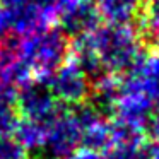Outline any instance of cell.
Segmentation results:
<instances>
[{
	"mask_svg": "<svg viewBox=\"0 0 159 159\" xmlns=\"http://www.w3.org/2000/svg\"><path fill=\"white\" fill-rule=\"evenodd\" d=\"M89 41L106 74L127 72L142 55L140 36L132 26H98L89 33Z\"/></svg>",
	"mask_w": 159,
	"mask_h": 159,
	"instance_id": "cell-1",
	"label": "cell"
},
{
	"mask_svg": "<svg viewBox=\"0 0 159 159\" xmlns=\"http://www.w3.org/2000/svg\"><path fill=\"white\" fill-rule=\"evenodd\" d=\"M19 55L28 63L36 79L46 80L63 62L69 60L70 41L60 28H46L21 36Z\"/></svg>",
	"mask_w": 159,
	"mask_h": 159,
	"instance_id": "cell-2",
	"label": "cell"
},
{
	"mask_svg": "<svg viewBox=\"0 0 159 159\" xmlns=\"http://www.w3.org/2000/svg\"><path fill=\"white\" fill-rule=\"evenodd\" d=\"M156 111L157 106L147 94L134 86L127 77H120V89L113 106L116 123L144 132Z\"/></svg>",
	"mask_w": 159,
	"mask_h": 159,
	"instance_id": "cell-3",
	"label": "cell"
},
{
	"mask_svg": "<svg viewBox=\"0 0 159 159\" xmlns=\"http://www.w3.org/2000/svg\"><path fill=\"white\" fill-rule=\"evenodd\" d=\"M62 104L53 98L46 80L31 79L28 84L17 89L16 110L21 118L48 125L62 110Z\"/></svg>",
	"mask_w": 159,
	"mask_h": 159,
	"instance_id": "cell-4",
	"label": "cell"
},
{
	"mask_svg": "<svg viewBox=\"0 0 159 159\" xmlns=\"http://www.w3.org/2000/svg\"><path fill=\"white\" fill-rule=\"evenodd\" d=\"M53 98L62 106H79L89 101L93 82L72 60L63 62L52 75L46 79Z\"/></svg>",
	"mask_w": 159,
	"mask_h": 159,
	"instance_id": "cell-5",
	"label": "cell"
},
{
	"mask_svg": "<svg viewBox=\"0 0 159 159\" xmlns=\"http://www.w3.org/2000/svg\"><path fill=\"white\" fill-rule=\"evenodd\" d=\"M80 149V127L72 111L62 108L60 113L46 125L43 152L50 159H63Z\"/></svg>",
	"mask_w": 159,
	"mask_h": 159,
	"instance_id": "cell-6",
	"label": "cell"
},
{
	"mask_svg": "<svg viewBox=\"0 0 159 159\" xmlns=\"http://www.w3.org/2000/svg\"><path fill=\"white\" fill-rule=\"evenodd\" d=\"M72 115L80 127V149L103 154L113 140V121L87 103L75 106Z\"/></svg>",
	"mask_w": 159,
	"mask_h": 159,
	"instance_id": "cell-7",
	"label": "cell"
},
{
	"mask_svg": "<svg viewBox=\"0 0 159 159\" xmlns=\"http://www.w3.org/2000/svg\"><path fill=\"white\" fill-rule=\"evenodd\" d=\"M134 86L147 94L159 110V57L142 53L139 60L125 74Z\"/></svg>",
	"mask_w": 159,
	"mask_h": 159,
	"instance_id": "cell-8",
	"label": "cell"
},
{
	"mask_svg": "<svg viewBox=\"0 0 159 159\" xmlns=\"http://www.w3.org/2000/svg\"><path fill=\"white\" fill-rule=\"evenodd\" d=\"M145 0H94L96 11L106 24L130 26L142 14Z\"/></svg>",
	"mask_w": 159,
	"mask_h": 159,
	"instance_id": "cell-9",
	"label": "cell"
},
{
	"mask_svg": "<svg viewBox=\"0 0 159 159\" xmlns=\"http://www.w3.org/2000/svg\"><path fill=\"white\" fill-rule=\"evenodd\" d=\"M99 21H101V17L96 11L94 2L77 5V7L63 12L58 17L60 29H62L69 38L87 34V33L94 31V29L99 26Z\"/></svg>",
	"mask_w": 159,
	"mask_h": 159,
	"instance_id": "cell-10",
	"label": "cell"
},
{
	"mask_svg": "<svg viewBox=\"0 0 159 159\" xmlns=\"http://www.w3.org/2000/svg\"><path fill=\"white\" fill-rule=\"evenodd\" d=\"M45 135L46 125L28 120V118H19L17 125L14 128V134H12V139L21 145L26 154H36V152H43Z\"/></svg>",
	"mask_w": 159,
	"mask_h": 159,
	"instance_id": "cell-11",
	"label": "cell"
},
{
	"mask_svg": "<svg viewBox=\"0 0 159 159\" xmlns=\"http://www.w3.org/2000/svg\"><path fill=\"white\" fill-rule=\"evenodd\" d=\"M142 31L154 38L159 33V0H145L142 9Z\"/></svg>",
	"mask_w": 159,
	"mask_h": 159,
	"instance_id": "cell-12",
	"label": "cell"
},
{
	"mask_svg": "<svg viewBox=\"0 0 159 159\" xmlns=\"http://www.w3.org/2000/svg\"><path fill=\"white\" fill-rule=\"evenodd\" d=\"M147 159H159V139L147 145Z\"/></svg>",
	"mask_w": 159,
	"mask_h": 159,
	"instance_id": "cell-13",
	"label": "cell"
},
{
	"mask_svg": "<svg viewBox=\"0 0 159 159\" xmlns=\"http://www.w3.org/2000/svg\"><path fill=\"white\" fill-rule=\"evenodd\" d=\"M28 2H31V0H0V7L11 9V7H17V5L28 4Z\"/></svg>",
	"mask_w": 159,
	"mask_h": 159,
	"instance_id": "cell-14",
	"label": "cell"
},
{
	"mask_svg": "<svg viewBox=\"0 0 159 159\" xmlns=\"http://www.w3.org/2000/svg\"><path fill=\"white\" fill-rule=\"evenodd\" d=\"M152 39H154V41H156V46H157V57H159V33H157V34H156V36H154V38H152Z\"/></svg>",
	"mask_w": 159,
	"mask_h": 159,
	"instance_id": "cell-15",
	"label": "cell"
}]
</instances>
